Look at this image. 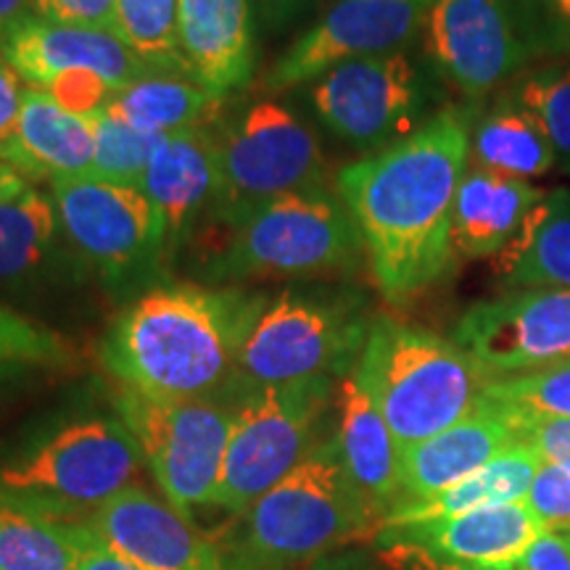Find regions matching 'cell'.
<instances>
[{
    "instance_id": "obj_1",
    "label": "cell",
    "mask_w": 570,
    "mask_h": 570,
    "mask_svg": "<svg viewBox=\"0 0 570 570\" xmlns=\"http://www.w3.org/2000/svg\"><path fill=\"white\" fill-rule=\"evenodd\" d=\"M468 159L465 111L444 109L410 138L338 173V196L389 302H410L452 267L454 198Z\"/></svg>"
},
{
    "instance_id": "obj_2",
    "label": "cell",
    "mask_w": 570,
    "mask_h": 570,
    "mask_svg": "<svg viewBox=\"0 0 570 570\" xmlns=\"http://www.w3.org/2000/svg\"><path fill=\"white\" fill-rule=\"evenodd\" d=\"M262 306L240 291L161 283L119 312L104 365L119 386L156 399H209L235 375L246 327Z\"/></svg>"
},
{
    "instance_id": "obj_3",
    "label": "cell",
    "mask_w": 570,
    "mask_h": 570,
    "mask_svg": "<svg viewBox=\"0 0 570 570\" xmlns=\"http://www.w3.org/2000/svg\"><path fill=\"white\" fill-rule=\"evenodd\" d=\"M377 518L354 489L336 439L320 441L294 473L259 497L219 533L225 570H294L333 547L375 539Z\"/></svg>"
},
{
    "instance_id": "obj_4",
    "label": "cell",
    "mask_w": 570,
    "mask_h": 570,
    "mask_svg": "<svg viewBox=\"0 0 570 570\" xmlns=\"http://www.w3.org/2000/svg\"><path fill=\"white\" fill-rule=\"evenodd\" d=\"M354 377L389 423L399 449L473 415L494 381L454 341L389 317L367 327Z\"/></svg>"
},
{
    "instance_id": "obj_5",
    "label": "cell",
    "mask_w": 570,
    "mask_h": 570,
    "mask_svg": "<svg viewBox=\"0 0 570 570\" xmlns=\"http://www.w3.org/2000/svg\"><path fill=\"white\" fill-rule=\"evenodd\" d=\"M138 441L119 417H88L0 465V494L63 523H80L119 491L135 487Z\"/></svg>"
},
{
    "instance_id": "obj_6",
    "label": "cell",
    "mask_w": 570,
    "mask_h": 570,
    "mask_svg": "<svg viewBox=\"0 0 570 570\" xmlns=\"http://www.w3.org/2000/svg\"><path fill=\"white\" fill-rule=\"evenodd\" d=\"M360 252L362 238L346 204L320 185L256 209L235 227L209 273L219 281L323 275L348 267Z\"/></svg>"
},
{
    "instance_id": "obj_7",
    "label": "cell",
    "mask_w": 570,
    "mask_h": 570,
    "mask_svg": "<svg viewBox=\"0 0 570 570\" xmlns=\"http://www.w3.org/2000/svg\"><path fill=\"white\" fill-rule=\"evenodd\" d=\"M331 404V377L252 389L233 410L230 441L214 508L233 515L291 475L317 446V425Z\"/></svg>"
},
{
    "instance_id": "obj_8",
    "label": "cell",
    "mask_w": 570,
    "mask_h": 570,
    "mask_svg": "<svg viewBox=\"0 0 570 570\" xmlns=\"http://www.w3.org/2000/svg\"><path fill=\"white\" fill-rule=\"evenodd\" d=\"M325 156L315 132L277 101H256L217 140L214 214L233 230L262 206L320 188Z\"/></svg>"
},
{
    "instance_id": "obj_9",
    "label": "cell",
    "mask_w": 570,
    "mask_h": 570,
    "mask_svg": "<svg viewBox=\"0 0 570 570\" xmlns=\"http://www.w3.org/2000/svg\"><path fill=\"white\" fill-rule=\"evenodd\" d=\"M367 331L346 302L283 291L262 302L246 327L235 375L248 389L331 377L354 362Z\"/></svg>"
},
{
    "instance_id": "obj_10",
    "label": "cell",
    "mask_w": 570,
    "mask_h": 570,
    "mask_svg": "<svg viewBox=\"0 0 570 570\" xmlns=\"http://www.w3.org/2000/svg\"><path fill=\"white\" fill-rule=\"evenodd\" d=\"M114 407L177 512L194 518L198 508L214 502L233 410L212 399H156L122 386L114 394Z\"/></svg>"
},
{
    "instance_id": "obj_11",
    "label": "cell",
    "mask_w": 570,
    "mask_h": 570,
    "mask_svg": "<svg viewBox=\"0 0 570 570\" xmlns=\"http://www.w3.org/2000/svg\"><path fill=\"white\" fill-rule=\"evenodd\" d=\"M67 240L111 288L148 281L167 254L164 227L140 188L96 177L48 183Z\"/></svg>"
},
{
    "instance_id": "obj_12",
    "label": "cell",
    "mask_w": 570,
    "mask_h": 570,
    "mask_svg": "<svg viewBox=\"0 0 570 570\" xmlns=\"http://www.w3.org/2000/svg\"><path fill=\"white\" fill-rule=\"evenodd\" d=\"M317 117L354 148H389L420 130L423 82L402 51L327 69L312 88Z\"/></svg>"
},
{
    "instance_id": "obj_13",
    "label": "cell",
    "mask_w": 570,
    "mask_h": 570,
    "mask_svg": "<svg viewBox=\"0 0 570 570\" xmlns=\"http://www.w3.org/2000/svg\"><path fill=\"white\" fill-rule=\"evenodd\" d=\"M423 35L436 69L473 101L487 98L537 51V35L515 0H433Z\"/></svg>"
},
{
    "instance_id": "obj_14",
    "label": "cell",
    "mask_w": 570,
    "mask_h": 570,
    "mask_svg": "<svg viewBox=\"0 0 570 570\" xmlns=\"http://www.w3.org/2000/svg\"><path fill=\"white\" fill-rule=\"evenodd\" d=\"M454 344L491 377L570 360V288H520L473 304L454 327Z\"/></svg>"
},
{
    "instance_id": "obj_15",
    "label": "cell",
    "mask_w": 570,
    "mask_h": 570,
    "mask_svg": "<svg viewBox=\"0 0 570 570\" xmlns=\"http://www.w3.org/2000/svg\"><path fill=\"white\" fill-rule=\"evenodd\" d=\"M433 0H336L269 71V90L315 82L327 69L365 56L402 51L423 30Z\"/></svg>"
},
{
    "instance_id": "obj_16",
    "label": "cell",
    "mask_w": 570,
    "mask_h": 570,
    "mask_svg": "<svg viewBox=\"0 0 570 570\" xmlns=\"http://www.w3.org/2000/svg\"><path fill=\"white\" fill-rule=\"evenodd\" d=\"M0 59L19 80L48 90L69 75H96L117 92L156 75L117 35L27 17L0 38Z\"/></svg>"
},
{
    "instance_id": "obj_17",
    "label": "cell",
    "mask_w": 570,
    "mask_h": 570,
    "mask_svg": "<svg viewBox=\"0 0 570 570\" xmlns=\"http://www.w3.org/2000/svg\"><path fill=\"white\" fill-rule=\"evenodd\" d=\"M80 523L142 570H225L217 544L167 499L161 502L138 483Z\"/></svg>"
},
{
    "instance_id": "obj_18",
    "label": "cell",
    "mask_w": 570,
    "mask_h": 570,
    "mask_svg": "<svg viewBox=\"0 0 570 570\" xmlns=\"http://www.w3.org/2000/svg\"><path fill=\"white\" fill-rule=\"evenodd\" d=\"M547 202V190L529 180L475 167L465 173L454 198L452 246L468 259L491 256L497 269L508 267L531 240Z\"/></svg>"
},
{
    "instance_id": "obj_19",
    "label": "cell",
    "mask_w": 570,
    "mask_h": 570,
    "mask_svg": "<svg viewBox=\"0 0 570 570\" xmlns=\"http://www.w3.org/2000/svg\"><path fill=\"white\" fill-rule=\"evenodd\" d=\"M177 35L188 80L225 96L254 77L252 0H177Z\"/></svg>"
},
{
    "instance_id": "obj_20",
    "label": "cell",
    "mask_w": 570,
    "mask_h": 570,
    "mask_svg": "<svg viewBox=\"0 0 570 570\" xmlns=\"http://www.w3.org/2000/svg\"><path fill=\"white\" fill-rule=\"evenodd\" d=\"M544 531L523 502L499 504L465 512V515L436 520V523L407 525L377 533V544L404 541L423 547L436 558L479 568H512L531 550Z\"/></svg>"
},
{
    "instance_id": "obj_21",
    "label": "cell",
    "mask_w": 570,
    "mask_h": 570,
    "mask_svg": "<svg viewBox=\"0 0 570 570\" xmlns=\"http://www.w3.org/2000/svg\"><path fill=\"white\" fill-rule=\"evenodd\" d=\"M518 444L520 428L515 420L483 399L481 407L460 420L458 425L402 449V499L399 502L439 494Z\"/></svg>"
},
{
    "instance_id": "obj_22",
    "label": "cell",
    "mask_w": 570,
    "mask_h": 570,
    "mask_svg": "<svg viewBox=\"0 0 570 570\" xmlns=\"http://www.w3.org/2000/svg\"><path fill=\"white\" fill-rule=\"evenodd\" d=\"M90 117L71 114L48 90L27 88L17 122L0 140V159L30 180L88 177L92 169Z\"/></svg>"
},
{
    "instance_id": "obj_23",
    "label": "cell",
    "mask_w": 570,
    "mask_h": 570,
    "mask_svg": "<svg viewBox=\"0 0 570 570\" xmlns=\"http://www.w3.org/2000/svg\"><path fill=\"white\" fill-rule=\"evenodd\" d=\"M336 444L354 489L383 523L402 499V449L354 373L338 389Z\"/></svg>"
},
{
    "instance_id": "obj_24",
    "label": "cell",
    "mask_w": 570,
    "mask_h": 570,
    "mask_svg": "<svg viewBox=\"0 0 570 570\" xmlns=\"http://www.w3.org/2000/svg\"><path fill=\"white\" fill-rule=\"evenodd\" d=\"M164 227L167 252L194 225L217 190V140L204 130L167 135L140 185Z\"/></svg>"
},
{
    "instance_id": "obj_25",
    "label": "cell",
    "mask_w": 570,
    "mask_h": 570,
    "mask_svg": "<svg viewBox=\"0 0 570 570\" xmlns=\"http://www.w3.org/2000/svg\"><path fill=\"white\" fill-rule=\"evenodd\" d=\"M539 465L541 460L533 449L525 444L512 446L491 460L489 465L475 470L473 475L454 483V487L439 491V494L399 502L383 518L377 533L389 529H407V525L436 523V520L458 518L483 508H499V504L523 502L533 479H537Z\"/></svg>"
},
{
    "instance_id": "obj_26",
    "label": "cell",
    "mask_w": 570,
    "mask_h": 570,
    "mask_svg": "<svg viewBox=\"0 0 570 570\" xmlns=\"http://www.w3.org/2000/svg\"><path fill=\"white\" fill-rule=\"evenodd\" d=\"M51 194L38 188L0 202V283H35L61 273L67 248Z\"/></svg>"
},
{
    "instance_id": "obj_27",
    "label": "cell",
    "mask_w": 570,
    "mask_h": 570,
    "mask_svg": "<svg viewBox=\"0 0 570 570\" xmlns=\"http://www.w3.org/2000/svg\"><path fill=\"white\" fill-rule=\"evenodd\" d=\"M217 92L204 85L173 75H148L142 80L117 90L104 106L111 117L122 119L135 130L151 135H175L185 130H202L204 122L217 111Z\"/></svg>"
},
{
    "instance_id": "obj_28",
    "label": "cell",
    "mask_w": 570,
    "mask_h": 570,
    "mask_svg": "<svg viewBox=\"0 0 570 570\" xmlns=\"http://www.w3.org/2000/svg\"><path fill=\"white\" fill-rule=\"evenodd\" d=\"M470 154L479 167L518 180H531L558 167L550 138L512 98L499 101L481 119L470 135Z\"/></svg>"
},
{
    "instance_id": "obj_29",
    "label": "cell",
    "mask_w": 570,
    "mask_h": 570,
    "mask_svg": "<svg viewBox=\"0 0 570 570\" xmlns=\"http://www.w3.org/2000/svg\"><path fill=\"white\" fill-rule=\"evenodd\" d=\"M71 523L0 494V570H75Z\"/></svg>"
},
{
    "instance_id": "obj_30",
    "label": "cell",
    "mask_w": 570,
    "mask_h": 570,
    "mask_svg": "<svg viewBox=\"0 0 570 570\" xmlns=\"http://www.w3.org/2000/svg\"><path fill=\"white\" fill-rule=\"evenodd\" d=\"M499 283L520 288H570V190L547 194L541 214L525 244L508 267L497 269Z\"/></svg>"
},
{
    "instance_id": "obj_31",
    "label": "cell",
    "mask_w": 570,
    "mask_h": 570,
    "mask_svg": "<svg viewBox=\"0 0 570 570\" xmlns=\"http://www.w3.org/2000/svg\"><path fill=\"white\" fill-rule=\"evenodd\" d=\"M117 38L159 75H183L177 0H114Z\"/></svg>"
},
{
    "instance_id": "obj_32",
    "label": "cell",
    "mask_w": 570,
    "mask_h": 570,
    "mask_svg": "<svg viewBox=\"0 0 570 570\" xmlns=\"http://www.w3.org/2000/svg\"><path fill=\"white\" fill-rule=\"evenodd\" d=\"M487 402L515 420L518 428L531 420H570V360L494 377Z\"/></svg>"
},
{
    "instance_id": "obj_33",
    "label": "cell",
    "mask_w": 570,
    "mask_h": 570,
    "mask_svg": "<svg viewBox=\"0 0 570 570\" xmlns=\"http://www.w3.org/2000/svg\"><path fill=\"white\" fill-rule=\"evenodd\" d=\"M90 125L96 148H92V169L88 177L140 188L142 177H146L148 167H151L154 154L159 151L167 135L135 130V127L125 125L122 119L111 117L104 109L90 114Z\"/></svg>"
},
{
    "instance_id": "obj_34",
    "label": "cell",
    "mask_w": 570,
    "mask_h": 570,
    "mask_svg": "<svg viewBox=\"0 0 570 570\" xmlns=\"http://www.w3.org/2000/svg\"><path fill=\"white\" fill-rule=\"evenodd\" d=\"M510 98L550 138L558 167L570 173V63H547L523 75Z\"/></svg>"
},
{
    "instance_id": "obj_35",
    "label": "cell",
    "mask_w": 570,
    "mask_h": 570,
    "mask_svg": "<svg viewBox=\"0 0 570 570\" xmlns=\"http://www.w3.org/2000/svg\"><path fill=\"white\" fill-rule=\"evenodd\" d=\"M75 362V346L53 327L0 306V373L24 367H63Z\"/></svg>"
},
{
    "instance_id": "obj_36",
    "label": "cell",
    "mask_w": 570,
    "mask_h": 570,
    "mask_svg": "<svg viewBox=\"0 0 570 570\" xmlns=\"http://www.w3.org/2000/svg\"><path fill=\"white\" fill-rule=\"evenodd\" d=\"M523 504L550 533H570V473L541 462Z\"/></svg>"
},
{
    "instance_id": "obj_37",
    "label": "cell",
    "mask_w": 570,
    "mask_h": 570,
    "mask_svg": "<svg viewBox=\"0 0 570 570\" xmlns=\"http://www.w3.org/2000/svg\"><path fill=\"white\" fill-rule=\"evenodd\" d=\"M35 17L56 21V24L88 27L117 35L114 21V0H32Z\"/></svg>"
},
{
    "instance_id": "obj_38",
    "label": "cell",
    "mask_w": 570,
    "mask_h": 570,
    "mask_svg": "<svg viewBox=\"0 0 570 570\" xmlns=\"http://www.w3.org/2000/svg\"><path fill=\"white\" fill-rule=\"evenodd\" d=\"M520 444L537 452L547 465L570 473V420H531L520 425Z\"/></svg>"
},
{
    "instance_id": "obj_39",
    "label": "cell",
    "mask_w": 570,
    "mask_h": 570,
    "mask_svg": "<svg viewBox=\"0 0 570 570\" xmlns=\"http://www.w3.org/2000/svg\"><path fill=\"white\" fill-rule=\"evenodd\" d=\"M381 562L389 570H515V568H479V566H462L444 558H436L423 547L404 544V541H389L381 544Z\"/></svg>"
},
{
    "instance_id": "obj_40",
    "label": "cell",
    "mask_w": 570,
    "mask_h": 570,
    "mask_svg": "<svg viewBox=\"0 0 570 570\" xmlns=\"http://www.w3.org/2000/svg\"><path fill=\"white\" fill-rule=\"evenodd\" d=\"M71 537H75L77 566L75 570H142L117 554L109 544H104L90 529L82 523H71Z\"/></svg>"
},
{
    "instance_id": "obj_41",
    "label": "cell",
    "mask_w": 570,
    "mask_h": 570,
    "mask_svg": "<svg viewBox=\"0 0 570 570\" xmlns=\"http://www.w3.org/2000/svg\"><path fill=\"white\" fill-rule=\"evenodd\" d=\"M515 570H570V533H541Z\"/></svg>"
},
{
    "instance_id": "obj_42",
    "label": "cell",
    "mask_w": 570,
    "mask_h": 570,
    "mask_svg": "<svg viewBox=\"0 0 570 570\" xmlns=\"http://www.w3.org/2000/svg\"><path fill=\"white\" fill-rule=\"evenodd\" d=\"M21 98H24V90H19V77L6 63H0V140L9 135L13 122H17Z\"/></svg>"
},
{
    "instance_id": "obj_43",
    "label": "cell",
    "mask_w": 570,
    "mask_h": 570,
    "mask_svg": "<svg viewBox=\"0 0 570 570\" xmlns=\"http://www.w3.org/2000/svg\"><path fill=\"white\" fill-rule=\"evenodd\" d=\"M259 17L267 21L269 27H285L298 17H304L317 0H254Z\"/></svg>"
},
{
    "instance_id": "obj_44",
    "label": "cell",
    "mask_w": 570,
    "mask_h": 570,
    "mask_svg": "<svg viewBox=\"0 0 570 570\" xmlns=\"http://www.w3.org/2000/svg\"><path fill=\"white\" fill-rule=\"evenodd\" d=\"M27 17H32V0H0V38Z\"/></svg>"
},
{
    "instance_id": "obj_45",
    "label": "cell",
    "mask_w": 570,
    "mask_h": 570,
    "mask_svg": "<svg viewBox=\"0 0 570 570\" xmlns=\"http://www.w3.org/2000/svg\"><path fill=\"white\" fill-rule=\"evenodd\" d=\"M309 570H377L373 562H367L360 554H341V558H320L312 562Z\"/></svg>"
},
{
    "instance_id": "obj_46",
    "label": "cell",
    "mask_w": 570,
    "mask_h": 570,
    "mask_svg": "<svg viewBox=\"0 0 570 570\" xmlns=\"http://www.w3.org/2000/svg\"><path fill=\"white\" fill-rule=\"evenodd\" d=\"M24 190H30V185H27L24 177L0 159V202H6V198H17L24 194Z\"/></svg>"
},
{
    "instance_id": "obj_47",
    "label": "cell",
    "mask_w": 570,
    "mask_h": 570,
    "mask_svg": "<svg viewBox=\"0 0 570 570\" xmlns=\"http://www.w3.org/2000/svg\"><path fill=\"white\" fill-rule=\"evenodd\" d=\"M554 9H558V17L566 24V30L570 35V0H554Z\"/></svg>"
},
{
    "instance_id": "obj_48",
    "label": "cell",
    "mask_w": 570,
    "mask_h": 570,
    "mask_svg": "<svg viewBox=\"0 0 570 570\" xmlns=\"http://www.w3.org/2000/svg\"><path fill=\"white\" fill-rule=\"evenodd\" d=\"M0 63H3V59H0Z\"/></svg>"
}]
</instances>
